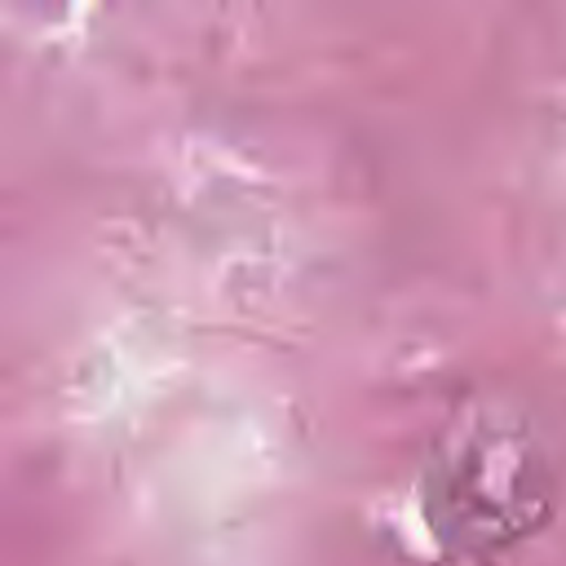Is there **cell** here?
<instances>
[{
  "mask_svg": "<svg viewBox=\"0 0 566 566\" xmlns=\"http://www.w3.org/2000/svg\"><path fill=\"white\" fill-rule=\"evenodd\" d=\"M535 478L522 442L473 429L429 469V513L460 544H504L531 526Z\"/></svg>",
  "mask_w": 566,
  "mask_h": 566,
  "instance_id": "6da1fadb",
  "label": "cell"
}]
</instances>
